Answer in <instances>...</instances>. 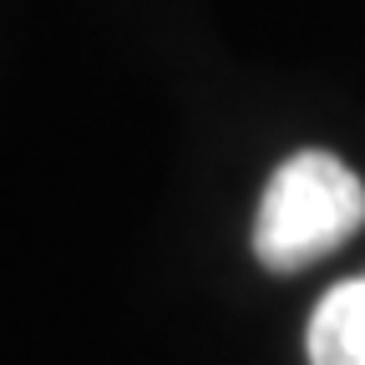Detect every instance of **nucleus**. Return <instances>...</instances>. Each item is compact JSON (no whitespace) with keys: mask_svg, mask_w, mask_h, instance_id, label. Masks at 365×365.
I'll use <instances>...</instances> for the list:
<instances>
[{"mask_svg":"<svg viewBox=\"0 0 365 365\" xmlns=\"http://www.w3.org/2000/svg\"><path fill=\"white\" fill-rule=\"evenodd\" d=\"M365 223V188L335 153H294L279 163L254 213V254L274 274L309 269Z\"/></svg>","mask_w":365,"mask_h":365,"instance_id":"obj_1","label":"nucleus"},{"mask_svg":"<svg viewBox=\"0 0 365 365\" xmlns=\"http://www.w3.org/2000/svg\"><path fill=\"white\" fill-rule=\"evenodd\" d=\"M304 350L309 365H365V274L335 284L319 299Z\"/></svg>","mask_w":365,"mask_h":365,"instance_id":"obj_2","label":"nucleus"}]
</instances>
